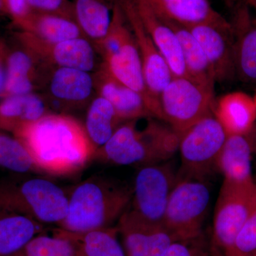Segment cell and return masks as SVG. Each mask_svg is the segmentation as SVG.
Segmentation results:
<instances>
[{
	"mask_svg": "<svg viewBox=\"0 0 256 256\" xmlns=\"http://www.w3.org/2000/svg\"><path fill=\"white\" fill-rule=\"evenodd\" d=\"M210 245L207 244L203 234L188 239L173 242L164 256H212Z\"/></svg>",
	"mask_w": 256,
	"mask_h": 256,
	"instance_id": "1f68e13d",
	"label": "cell"
},
{
	"mask_svg": "<svg viewBox=\"0 0 256 256\" xmlns=\"http://www.w3.org/2000/svg\"><path fill=\"white\" fill-rule=\"evenodd\" d=\"M13 134L28 149L40 172L76 174L96 156L85 128L70 116L47 114Z\"/></svg>",
	"mask_w": 256,
	"mask_h": 256,
	"instance_id": "6da1fadb",
	"label": "cell"
},
{
	"mask_svg": "<svg viewBox=\"0 0 256 256\" xmlns=\"http://www.w3.org/2000/svg\"><path fill=\"white\" fill-rule=\"evenodd\" d=\"M250 256H256V252H255V254H252V255Z\"/></svg>",
	"mask_w": 256,
	"mask_h": 256,
	"instance_id": "60d3db41",
	"label": "cell"
},
{
	"mask_svg": "<svg viewBox=\"0 0 256 256\" xmlns=\"http://www.w3.org/2000/svg\"><path fill=\"white\" fill-rule=\"evenodd\" d=\"M248 5L238 3L230 22L234 40L236 77L247 84L256 82V24Z\"/></svg>",
	"mask_w": 256,
	"mask_h": 256,
	"instance_id": "5bb4252c",
	"label": "cell"
},
{
	"mask_svg": "<svg viewBox=\"0 0 256 256\" xmlns=\"http://www.w3.org/2000/svg\"><path fill=\"white\" fill-rule=\"evenodd\" d=\"M116 227L126 256H164L170 245L178 240L162 224L143 220L130 208Z\"/></svg>",
	"mask_w": 256,
	"mask_h": 256,
	"instance_id": "8fae6325",
	"label": "cell"
},
{
	"mask_svg": "<svg viewBox=\"0 0 256 256\" xmlns=\"http://www.w3.org/2000/svg\"><path fill=\"white\" fill-rule=\"evenodd\" d=\"M44 232V225L25 216L0 214V256H14L34 236Z\"/></svg>",
	"mask_w": 256,
	"mask_h": 256,
	"instance_id": "603a6c76",
	"label": "cell"
},
{
	"mask_svg": "<svg viewBox=\"0 0 256 256\" xmlns=\"http://www.w3.org/2000/svg\"><path fill=\"white\" fill-rule=\"evenodd\" d=\"M2 2L5 11L8 12L18 24L32 12L28 0H2Z\"/></svg>",
	"mask_w": 256,
	"mask_h": 256,
	"instance_id": "836d02e7",
	"label": "cell"
},
{
	"mask_svg": "<svg viewBox=\"0 0 256 256\" xmlns=\"http://www.w3.org/2000/svg\"><path fill=\"white\" fill-rule=\"evenodd\" d=\"M244 2L248 6H254L256 9V0H244Z\"/></svg>",
	"mask_w": 256,
	"mask_h": 256,
	"instance_id": "d590c367",
	"label": "cell"
},
{
	"mask_svg": "<svg viewBox=\"0 0 256 256\" xmlns=\"http://www.w3.org/2000/svg\"><path fill=\"white\" fill-rule=\"evenodd\" d=\"M94 80L89 72L78 69L58 68L50 82L52 95L68 102H82L92 94Z\"/></svg>",
	"mask_w": 256,
	"mask_h": 256,
	"instance_id": "4316f807",
	"label": "cell"
},
{
	"mask_svg": "<svg viewBox=\"0 0 256 256\" xmlns=\"http://www.w3.org/2000/svg\"><path fill=\"white\" fill-rule=\"evenodd\" d=\"M178 180L170 162L140 166L134 178L131 210L143 220L164 225L166 205Z\"/></svg>",
	"mask_w": 256,
	"mask_h": 256,
	"instance_id": "9c48e42d",
	"label": "cell"
},
{
	"mask_svg": "<svg viewBox=\"0 0 256 256\" xmlns=\"http://www.w3.org/2000/svg\"><path fill=\"white\" fill-rule=\"evenodd\" d=\"M256 210V184L242 186L224 181L216 204L212 236V255H222Z\"/></svg>",
	"mask_w": 256,
	"mask_h": 256,
	"instance_id": "ba28073f",
	"label": "cell"
},
{
	"mask_svg": "<svg viewBox=\"0 0 256 256\" xmlns=\"http://www.w3.org/2000/svg\"><path fill=\"white\" fill-rule=\"evenodd\" d=\"M33 62L31 56L23 50H16L6 60L4 92L8 96H22L32 94L33 84L32 72Z\"/></svg>",
	"mask_w": 256,
	"mask_h": 256,
	"instance_id": "f1b7e54d",
	"label": "cell"
},
{
	"mask_svg": "<svg viewBox=\"0 0 256 256\" xmlns=\"http://www.w3.org/2000/svg\"><path fill=\"white\" fill-rule=\"evenodd\" d=\"M0 11H5L4 4H3L2 0H0Z\"/></svg>",
	"mask_w": 256,
	"mask_h": 256,
	"instance_id": "74e56055",
	"label": "cell"
},
{
	"mask_svg": "<svg viewBox=\"0 0 256 256\" xmlns=\"http://www.w3.org/2000/svg\"><path fill=\"white\" fill-rule=\"evenodd\" d=\"M2 212H4V210H2L1 206H0V214H1Z\"/></svg>",
	"mask_w": 256,
	"mask_h": 256,
	"instance_id": "ab89813d",
	"label": "cell"
},
{
	"mask_svg": "<svg viewBox=\"0 0 256 256\" xmlns=\"http://www.w3.org/2000/svg\"><path fill=\"white\" fill-rule=\"evenodd\" d=\"M0 168L21 174L38 172L23 143L3 132H0Z\"/></svg>",
	"mask_w": 256,
	"mask_h": 256,
	"instance_id": "f546056e",
	"label": "cell"
},
{
	"mask_svg": "<svg viewBox=\"0 0 256 256\" xmlns=\"http://www.w3.org/2000/svg\"><path fill=\"white\" fill-rule=\"evenodd\" d=\"M150 118L142 129L138 120L122 122L96 154L116 165L158 164L168 161L178 151L180 136L170 126Z\"/></svg>",
	"mask_w": 256,
	"mask_h": 256,
	"instance_id": "3957f363",
	"label": "cell"
},
{
	"mask_svg": "<svg viewBox=\"0 0 256 256\" xmlns=\"http://www.w3.org/2000/svg\"><path fill=\"white\" fill-rule=\"evenodd\" d=\"M214 114L227 136L245 134L256 124L254 98L242 92L226 94L216 101Z\"/></svg>",
	"mask_w": 256,
	"mask_h": 256,
	"instance_id": "d6986e66",
	"label": "cell"
},
{
	"mask_svg": "<svg viewBox=\"0 0 256 256\" xmlns=\"http://www.w3.org/2000/svg\"><path fill=\"white\" fill-rule=\"evenodd\" d=\"M46 110L44 101L34 94L8 96L0 102V129L14 133L46 116Z\"/></svg>",
	"mask_w": 256,
	"mask_h": 256,
	"instance_id": "7402d4cb",
	"label": "cell"
},
{
	"mask_svg": "<svg viewBox=\"0 0 256 256\" xmlns=\"http://www.w3.org/2000/svg\"><path fill=\"white\" fill-rule=\"evenodd\" d=\"M237 1H238V0H224V2L226 3V4L230 6H234Z\"/></svg>",
	"mask_w": 256,
	"mask_h": 256,
	"instance_id": "8d00e7d4",
	"label": "cell"
},
{
	"mask_svg": "<svg viewBox=\"0 0 256 256\" xmlns=\"http://www.w3.org/2000/svg\"><path fill=\"white\" fill-rule=\"evenodd\" d=\"M24 38L31 50L42 56H46L60 68L78 69L87 72L94 68V48L87 40L82 37L57 44L40 41L28 33Z\"/></svg>",
	"mask_w": 256,
	"mask_h": 256,
	"instance_id": "9a60e30c",
	"label": "cell"
},
{
	"mask_svg": "<svg viewBox=\"0 0 256 256\" xmlns=\"http://www.w3.org/2000/svg\"><path fill=\"white\" fill-rule=\"evenodd\" d=\"M78 236L80 248L76 256H126L116 226L97 229Z\"/></svg>",
	"mask_w": 256,
	"mask_h": 256,
	"instance_id": "83f0119b",
	"label": "cell"
},
{
	"mask_svg": "<svg viewBox=\"0 0 256 256\" xmlns=\"http://www.w3.org/2000/svg\"><path fill=\"white\" fill-rule=\"evenodd\" d=\"M26 33L40 41L57 44L80 37L82 30L76 22L63 15L32 12L20 24Z\"/></svg>",
	"mask_w": 256,
	"mask_h": 256,
	"instance_id": "44dd1931",
	"label": "cell"
},
{
	"mask_svg": "<svg viewBox=\"0 0 256 256\" xmlns=\"http://www.w3.org/2000/svg\"><path fill=\"white\" fill-rule=\"evenodd\" d=\"M119 2L136 40L146 86L152 96L160 101L162 92L173 78L172 73L144 28L134 2L119 0Z\"/></svg>",
	"mask_w": 256,
	"mask_h": 256,
	"instance_id": "30bf717a",
	"label": "cell"
},
{
	"mask_svg": "<svg viewBox=\"0 0 256 256\" xmlns=\"http://www.w3.org/2000/svg\"><path fill=\"white\" fill-rule=\"evenodd\" d=\"M79 248L78 235L58 228L52 235L37 234L14 256H76Z\"/></svg>",
	"mask_w": 256,
	"mask_h": 256,
	"instance_id": "d4e9b609",
	"label": "cell"
},
{
	"mask_svg": "<svg viewBox=\"0 0 256 256\" xmlns=\"http://www.w3.org/2000/svg\"><path fill=\"white\" fill-rule=\"evenodd\" d=\"M146 5L159 18L192 26L220 24L227 20L216 11L208 0H132Z\"/></svg>",
	"mask_w": 256,
	"mask_h": 256,
	"instance_id": "2e32d148",
	"label": "cell"
},
{
	"mask_svg": "<svg viewBox=\"0 0 256 256\" xmlns=\"http://www.w3.org/2000/svg\"><path fill=\"white\" fill-rule=\"evenodd\" d=\"M227 134L214 114H208L180 136L178 150L181 171L178 178L204 180L216 170Z\"/></svg>",
	"mask_w": 256,
	"mask_h": 256,
	"instance_id": "5b68a950",
	"label": "cell"
},
{
	"mask_svg": "<svg viewBox=\"0 0 256 256\" xmlns=\"http://www.w3.org/2000/svg\"><path fill=\"white\" fill-rule=\"evenodd\" d=\"M256 252V210L237 234L224 256H250Z\"/></svg>",
	"mask_w": 256,
	"mask_h": 256,
	"instance_id": "4dcf8cb0",
	"label": "cell"
},
{
	"mask_svg": "<svg viewBox=\"0 0 256 256\" xmlns=\"http://www.w3.org/2000/svg\"><path fill=\"white\" fill-rule=\"evenodd\" d=\"M163 121L181 136L188 128L214 114V92L188 78L173 77L160 96Z\"/></svg>",
	"mask_w": 256,
	"mask_h": 256,
	"instance_id": "52a82bcc",
	"label": "cell"
},
{
	"mask_svg": "<svg viewBox=\"0 0 256 256\" xmlns=\"http://www.w3.org/2000/svg\"><path fill=\"white\" fill-rule=\"evenodd\" d=\"M98 79L101 97L110 102L122 121L154 118L144 98L112 76L106 66Z\"/></svg>",
	"mask_w": 256,
	"mask_h": 256,
	"instance_id": "ac0fdd59",
	"label": "cell"
},
{
	"mask_svg": "<svg viewBox=\"0 0 256 256\" xmlns=\"http://www.w3.org/2000/svg\"><path fill=\"white\" fill-rule=\"evenodd\" d=\"M134 3L144 28L169 66L173 77L188 78L182 50L176 34L146 5Z\"/></svg>",
	"mask_w": 256,
	"mask_h": 256,
	"instance_id": "e0dca14e",
	"label": "cell"
},
{
	"mask_svg": "<svg viewBox=\"0 0 256 256\" xmlns=\"http://www.w3.org/2000/svg\"><path fill=\"white\" fill-rule=\"evenodd\" d=\"M74 14L82 31L98 43L110 28L112 13L106 0H76Z\"/></svg>",
	"mask_w": 256,
	"mask_h": 256,
	"instance_id": "484cf974",
	"label": "cell"
},
{
	"mask_svg": "<svg viewBox=\"0 0 256 256\" xmlns=\"http://www.w3.org/2000/svg\"><path fill=\"white\" fill-rule=\"evenodd\" d=\"M252 98H254V102H255V104H256V94H255V96H254V97Z\"/></svg>",
	"mask_w": 256,
	"mask_h": 256,
	"instance_id": "f35d334b",
	"label": "cell"
},
{
	"mask_svg": "<svg viewBox=\"0 0 256 256\" xmlns=\"http://www.w3.org/2000/svg\"><path fill=\"white\" fill-rule=\"evenodd\" d=\"M5 77H6V74H4V70H3L2 65L1 56H0V94L4 92Z\"/></svg>",
	"mask_w": 256,
	"mask_h": 256,
	"instance_id": "e575fe53",
	"label": "cell"
},
{
	"mask_svg": "<svg viewBox=\"0 0 256 256\" xmlns=\"http://www.w3.org/2000/svg\"><path fill=\"white\" fill-rule=\"evenodd\" d=\"M256 148V124L250 132L227 136L220 150L216 170L224 175V181L242 186L256 184L252 176V153Z\"/></svg>",
	"mask_w": 256,
	"mask_h": 256,
	"instance_id": "4fadbf2b",
	"label": "cell"
},
{
	"mask_svg": "<svg viewBox=\"0 0 256 256\" xmlns=\"http://www.w3.org/2000/svg\"><path fill=\"white\" fill-rule=\"evenodd\" d=\"M160 18L174 32L178 37L188 78L208 90L214 92V72L196 38L186 26L181 24Z\"/></svg>",
	"mask_w": 256,
	"mask_h": 256,
	"instance_id": "ffe728a7",
	"label": "cell"
},
{
	"mask_svg": "<svg viewBox=\"0 0 256 256\" xmlns=\"http://www.w3.org/2000/svg\"><path fill=\"white\" fill-rule=\"evenodd\" d=\"M122 122L108 101L101 96L92 101L88 110L85 130L96 151L110 139Z\"/></svg>",
	"mask_w": 256,
	"mask_h": 256,
	"instance_id": "cb8c5ba5",
	"label": "cell"
},
{
	"mask_svg": "<svg viewBox=\"0 0 256 256\" xmlns=\"http://www.w3.org/2000/svg\"><path fill=\"white\" fill-rule=\"evenodd\" d=\"M132 192L100 176L84 180L69 194L66 216L58 228L76 235L114 227L128 210Z\"/></svg>",
	"mask_w": 256,
	"mask_h": 256,
	"instance_id": "7a4b0ae2",
	"label": "cell"
},
{
	"mask_svg": "<svg viewBox=\"0 0 256 256\" xmlns=\"http://www.w3.org/2000/svg\"><path fill=\"white\" fill-rule=\"evenodd\" d=\"M185 26L201 45L213 68L216 82L224 84L233 80L236 70L234 34L230 23L227 21Z\"/></svg>",
	"mask_w": 256,
	"mask_h": 256,
	"instance_id": "7c38bea8",
	"label": "cell"
},
{
	"mask_svg": "<svg viewBox=\"0 0 256 256\" xmlns=\"http://www.w3.org/2000/svg\"><path fill=\"white\" fill-rule=\"evenodd\" d=\"M69 195L46 178H31L0 186V206L4 212L28 216L38 223L60 226L66 216Z\"/></svg>",
	"mask_w": 256,
	"mask_h": 256,
	"instance_id": "277c9868",
	"label": "cell"
},
{
	"mask_svg": "<svg viewBox=\"0 0 256 256\" xmlns=\"http://www.w3.org/2000/svg\"><path fill=\"white\" fill-rule=\"evenodd\" d=\"M30 9L38 10L42 13L63 15L70 18L73 13L66 0H28Z\"/></svg>",
	"mask_w": 256,
	"mask_h": 256,
	"instance_id": "d6a6232c",
	"label": "cell"
},
{
	"mask_svg": "<svg viewBox=\"0 0 256 256\" xmlns=\"http://www.w3.org/2000/svg\"><path fill=\"white\" fill-rule=\"evenodd\" d=\"M210 200L204 180L178 178L166 205L164 226L178 240L202 235Z\"/></svg>",
	"mask_w": 256,
	"mask_h": 256,
	"instance_id": "8992f818",
	"label": "cell"
}]
</instances>
